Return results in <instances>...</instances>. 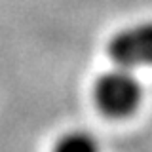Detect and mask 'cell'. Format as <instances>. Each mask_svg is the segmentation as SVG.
Instances as JSON below:
<instances>
[{
  "label": "cell",
  "instance_id": "6da1fadb",
  "mask_svg": "<svg viewBox=\"0 0 152 152\" xmlns=\"http://www.w3.org/2000/svg\"><path fill=\"white\" fill-rule=\"evenodd\" d=\"M93 97L97 107L107 116L124 118L137 110L142 97V88L129 69L120 66L99 76L93 88Z\"/></svg>",
  "mask_w": 152,
  "mask_h": 152
},
{
  "label": "cell",
  "instance_id": "7a4b0ae2",
  "mask_svg": "<svg viewBox=\"0 0 152 152\" xmlns=\"http://www.w3.org/2000/svg\"><path fill=\"white\" fill-rule=\"evenodd\" d=\"M108 53L126 69L152 65V21L120 28L108 42Z\"/></svg>",
  "mask_w": 152,
  "mask_h": 152
},
{
  "label": "cell",
  "instance_id": "3957f363",
  "mask_svg": "<svg viewBox=\"0 0 152 152\" xmlns=\"http://www.w3.org/2000/svg\"><path fill=\"white\" fill-rule=\"evenodd\" d=\"M51 152H101L97 139L88 131L74 129L57 139Z\"/></svg>",
  "mask_w": 152,
  "mask_h": 152
}]
</instances>
